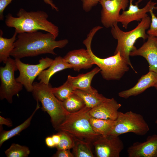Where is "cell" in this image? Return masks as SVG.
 <instances>
[{
  "label": "cell",
  "mask_w": 157,
  "mask_h": 157,
  "mask_svg": "<svg viewBox=\"0 0 157 157\" xmlns=\"http://www.w3.org/2000/svg\"><path fill=\"white\" fill-rule=\"evenodd\" d=\"M45 142L47 145L49 147L52 148L55 147V144L51 136H48L46 138Z\"/></svg>",
  "instance_id": "obj_34"
},
{
  "label": "cell",
  "mask_w": 157,
  "mask_h": 157,
  "mask_svg": "<svg viewBox=\"0 0 157 157\" xmlns=\"http://www.w3.org/2000/svg\"><path fill=\"white\" fill-rule=\"evenodd\" d=\"M15 59L19 72V76L16 80L29 92H32L33 90V81L36 77L43 71L49 67L53 60L48 57L42 58L39 60L38 64L31 65L24 63L19 59Z\"/></svg>",
  "instance_id": "obj_9"
},
{
  "label": "cell",
  "mask_w": 157,
  "mask_h": 157,
  "mask_svg": "<svg viewBox=\"0 0 157 157\" xmlns=\"http://www.w3.org/2000/svg\"><path fill=\"white\" fill-rule=\"evenodd\" d=\"M17 16L14 17L8 13L5 22L8 27L14 28L18 34L41 30L52 34L56 38L58 35V27L48 21V15L44 11L28 12L21 8Z\"/></svg>",
  "instance_id": "obj_2"
},
{
  "label": "cell",
  "mask_w": 157,
  "mask_h": 157,
  "mask_svg": "<svg viewBox=\"0 0 157 157\" xmlns=\"http://www.w3.org/2000/svg\"><path fill=\"white\" fill-rule=\"evenodd\" d=\"M142 0H138L135 5L132 2L133 0H130L128 9L124 10L120 15L117 20L118 22H120L122 26L126 29L129 24L133 21H141L144 18L148 16L147 13L151 11L157 9L156 6V3L150 0L145 6L142 8H139L138 4Z\"/></svg>",
  "instance_id": "obj_12"
},
{
  "label": "cell",
  "mask_w": 157,
  "mask_h": 157,
  "mask_svg": "<svg viewBox=\"0 0 157 157\" xmlns=\"http://www.w3.org/2000/svg\"><path fill=\"white\" fill-rule=\"evenodd\" d=\"M0 125L2 126L5 125L8 127H11L13 126V123L10 120L6 119L2 116H0Z\"/></svg>",
  "instance_id": "obj_33"
},
{
  "label": "cell",
  "mask_w": 157,
  "mask_h": 157,
  "mask_svg": "<svg viewBox=\"0 0 157 157\" xmlns=\"http://www.w3.org/2000/svg\"><path fill=\"white\" fill-rule=\"evenodd\" d=\"M149 130V125L142 115L131 111L125 113L119 111L117 117L107 137H116L129 132L142 136Z\"/></svg>",
  "instance_id": "obj_7"
},
{
  "label": "cell",
  "mask_w": 157,
  "mask_h": 157,
  "mask_svg": "<svg viewBox=\"0 0 157 157\" xmlns=\"http://www.w3.org/2000/svg\"><path fill=\"white\" fill-rule=\"evenodd\" d=\"M147 39L141 47L131 51L129 56L143 57L148 63L149 71L157 73V39L150 36Z\"/></svg>",
  "instance_id": "obj_13"
},
{
  "label": "cell",
  "mask_w": 157,
  "mask_h": 157,
  "mask_svg": "<svg viewBox=\"0 0 157 157\" xmlns=\"http://www.w3.org/2000/svg\"><path fill=\"white\" fill-rule=\"evenodd\" d=\"M51 137L56 147L60 141V135L58 133H57L56 134L53 135Z\"/></svg>",
  "instance_id": "obj_36"
},
{
  "label": "cell",
  "mask_w": 157,
  "mask_h": 157,
  "mask_svg": "<svg viewBox=\"0 0 157 157\" xmlns=\"http://www.w3.org/2000/svg\"><path fill=\"white\" fill-rule=\"evenodd\" d=\"M151 22V17L148 16L142 19L134 28L127 32L122 30L117 24L111 27V34L117 42L114 54L119 52L121 56L134 70L129 59L130 52L136 48L134 45L138 39H147L149 35L146 31L149 28Z\"/></svg>",
  "instance_id": "obj_4"
},
{
  "label": "cell",
  "mask_w": 157,
  "mask_h": 157,
  "mask_svg": "<svg viewBox=\"0 0 157 157\" xmlns=\"http://www.w3.org/2000/svg\"><path fill=\"white\" fill-rule=\"evenodd\" d=\"M30 152L27 147L16 143L12 144L5 151L7 157H27Z\"/></svg>",
  "instance_id": "obj_27"
},
{
  "label": "cell",
  "mask_w": 157,
  "mask_h": 157,
  "mask_svg": "<svg viewBox=\"0 0 157 157\" xmlns=\"http://www.w3.org/2000/svg\"><path fill=\"white\" fill-rule=\"evenodd\" d=\"M91 109L85 106L77 112L69 113L57 130L65 131L77 138L92 142L100 135L95 133L92 127Z\"/></svg>",
  "instance_id": "obj_5"
},
{
  "label": "cell",
  "mask_w": 157,
  "mask_h": 157,
  "mask_svg": "<svg viewBox=\"0 0 157 157\" xmlns=\"http://www.w3.org/2000/svg\"><path fill=\"white\" fill-rule=\"evenodd\" d=\"M63 58L76 71L90 68L94 65L88 51L83 49L70 51Z\"/></svg>",
  "instance_id": "obj_16"
},
{
  "label": "cell",
  "mask_w": 157,
  "mask_h": 157,
  "mask_svg": "<svg viewBox=\"0 0 157 157\" xmlns=\"http://www.w3.org/2000/svg\"><path fill=\"white\" fill-rule=\"evenodd\" d=\"M62 102L65 109L69 113L77 112L85 106L81 98L74 93Z\"/></svg>",
  "instance_id": "obj_25"
},
{
  "label": "cell",
  "mask_w": 157,
  "mask_h": 157,
  "mask_svg": "<svg viewBox=\"0 0 157 157\" xmlns=\"http://www.w3.org/2000/svg\"><path fill=\"white\" fill-rule=\"evenodd\" d=\"M56 39L50 33H44L39 31L19 33L10 56L20 59L48 53L56 55L54 49L64 47L68 41L67 39L56 41Z\"/></svg>",
  "instance_id": "obj_1"
},
{
  "label": "cell",
  "mask_w": 157,
  "mask_h": 157,
  "mask_svg": "<svg viewBox=\"0 0 157 157\" xmlns=\"http://www.w3.org/2000/svg\"><path fill=\"white\" fill-rule=\"evenodd\" d=\"M127 152L129 157H157V135L148 136L144 142H134Z\"/></svg>",
  "instance_id": "obj_14"
},
{
  "label": "cell",
  "mask_w": 157,
  "mask_h": 157,
  "mask_svg": "<svg viewBox=\"0 0 157 157\" xmlns=\"http://www.w3.org/2000/svg\"><path fill=\"white\" fill-rule=\"evenodd\" d=\"M32 92L37 102H40L43 110L49 115L52 125L57 130L58 126L69 113L64 108L62 101L52 92L49 83L48 85L35 82L33 84Z\"/></svg>",
  "instance_id": "obj_6"
},
{
  "label": "cell",
  "mask_w": 157,
  "mask_h": 157,
  "mask_svg": "<svg viewBox=\"0 0 157 157\" xmlns=\"http://www.w3.org/2000/svg\"><path fill=\"white\" fill-rule=\"evenodd\" d=\"M5 64L0 67V98L11 104L13 96L22 90L23 86L15 78V72L18 70L15 59L9 57Z\"/></svg>",
  "instance_id": "obj_8"
},
{
  "label": "cell",
  "mask_w": 157,
  "mask_h": 157,
  "mask_svg": "<svg viewBox=\"0 0 157 157\" xmlns=\"http://www.w3.org/2000/svg\"><path fill=\"white\" fill-rule=\"evenodd\" d=\"M72 66L67 63L60 56L56 57L49 68L43 71L38 76L40 82L48 85L51 77L56 73L68 68H72Z\"/></svg>",
  "instance_id": "obj_19"
},
{
  "label": "cell",
  "mask_w": 157,
  "mask_h": 157,
  "mask_svg": "<svg viewBox=\"0 0 157 157\" xmlns=\"http://www.w3.org/2000/svg\"><path fill=\"white\" fill-rule=\"evenodd\" d=\"M149 13L151 16V22L147 33L149 36L155 37L157 39V17L154 13L153 10Z\"/></svg>",
  "instance_id": "obj_29"
},
{
  "label": "cell",
  "mask_w": 157,
  "mask_h": 157,
  "mask_svg": "<svg viewBox=\"0 0 157 157\" xmlns=\"http://www.w3.org/2000/svg\"><path fill=\"white\" fill-rule=\"evenodd\" d=\"M51 91L58 99L63 101L74 93L75 90L67 80L62 85L58 87H51Z\"/></svg>",
  "instance_id": "obj_26"
},
{
  "label": "cell",
  "mask_w": 157,
  "mask_h": 157,
  "mask_svg": "<svg viewBox=\"0 0 157 157\" xmlns=\"http://www.w3.org/2000/svg\"><path fill=\"white\" fill-rule=\"evenodd\" d=\"M37 102V106L34 111L29 117L23 123L10 130L1 131L0 135V147L6 141L19 134L22 131L26 129L29 126L33 117L37 110L40 108L38 102Z\"/></svg>",
  "instance_id": "obj_21"
},
{
  "label": "cell",
  "mask_w": 157,
  "mask_h": 157,
  "mask_svg": "<svg viewBox=\"0 0 157 157\" xmlns=\"http://www.w3.org/2000/svg\"><path fill=\"white\" fill-rule=\"evenodd\" d=\"M13 0H0V19L2 20L4 17L3 12L6 7Z\"/></svg>",
  "instance_id": "obj_32"
},
{
  "label": "cell",
  "mask_w": 157,
  "mask_h": 157,
  "mask_svg": "<svg viewBox=\"0 0 157 157\" xmlns=\"http://www.w3.org/2000/svg\"><path fill=\"white\" fill-rule=\"evenodd\" d=\"M44 2L47 4L49 5L51 8L53 10H55L56 11H58V8L53 3L52 0H42Z\"/></svg>",
  "instance_id": "obj_35"
},
{
  "label": "cell",
  "mask_w": 157,
  "mask_h": 157,
  "mask_svg": "<svg viewBox=\"0 0 157 157\" xmlns=\"http://www.w3.org/2000/svg\"><path fill=\"white\" fill-rule=\"evenodd\" d=\"M121 104L113 98L107 99L94 108H91L90 114L93 117L104 119L116 120L119 109Z\"/></svg>",
  "instance_id": "obj_15"
},
{
  "label": "cell",
  "mask_w": 157,
  "mask_h": 157,
  "mask_svg": "<svg viewBox=\"0 0 157 157\" xmlns=\"http://www.w3.org/2000/svg\"><path fill=\"white\" fill-rule=\"evenodd\" d=\"M154 87L157 90V82L155 84Z\"/></svg>",
  "instance_id": "obj_37"
},
{
  "label": "cell",
  "mask_w": 157,
  "mask_h": 157,
  "mask_svg": "<svg viewBox=\"0 0 157 157\" xmlns=\"http://www.w3.org/2000/svg\"><path fill=\"white\" fill-rule=\"evenodd\" d=\"M54 157H74V154L70 151V149L57 150L55 154L52 156Z\"/></svg>",
  "instance_id": "obj_31"
},
{
  "label": "cell",
  "mask_w": 157,
  "mask_h": 157,
  "mask_svg": "<svg viewBox=\"0 0 157 157\" xmlns=\"http://www.w3.org/2000/svg\"><path fill=\"white\" fill-rule=\"evenodd\" d=\"M100 70V69L97 67L89 72L80 74L75 77L69 75L67 80L75 90L79 89L91 93H96L98 91L91 86V82L94 76Z\"/></svg>",
  "instance_id": "obj_18"
},
{
  "label": "cell",
  "mask_w": 157,
  "mask_h": 157,
  "mask_svg": "<svg viewBox=\"0 0 157 157\" xmlns=\"http://www.w3.org/2000/svg\"><path fill=\"white\" fill-rule=\"evenodd\" d=\"M155 123L156 124H157V119L155 121Z\"/></svg>",
  "instance_id": "obj_38"
},
{
  "label": "cell",
  "mask_w": 157,
  "mask_h": 157,
  "mask_svg": "<svg viewBox=\"0 0 157 157\" xmlns=\"http://www.w3.org/2000/svg\"><path fill=\"white\" fill-rule=\"evenodd\" d=\"M157 82V73L149 71L147 73L142 76L133 87L119 92L118 96L125 99L136 96L142 93L147 88L154 87Z\"/></svg>",
  "instance_id": "obj_17"
},
{
  "label": "cell",
  "mask_w": 157,
  "mask_h": 157,
  "mask_svg": "<svg viewBox=\"0 0 157 157\" xmlns=\"http://www.w3.org/2000/svg\"><path fill=\"white\" fill-rule=\"evenodd\" d=\"M74 93L81 98L86 106L91 108L97 106L107 98L99 94L98 92L93 93L79 89H75L74 91Z\"/></svg>",
  "instance_id": "obj_23"
},
{
  "label": "cell",
  "mask_w": 157,
  "mask_h": 157,
  "mask_svg": "<svg viewBox=\"0 0 157 157\" xmlns=\"http://www.w3.org/2000/svg\"><path fill=\"white\" fill-rule=\"evenodd\" d=\"M115 120L98 119L91 116L90 121L92 129L95 133L104 137H107Z\"/></svg>",
  "instance_id": "obj_22"
},
{
  "label": "cell",
  "mask_w": 157,
  "mask_h": 157,
  "mask_svg": "<svg viewBox=\"0 0 157 157\" xmlns=\"http://www.w3.org/2000/svg\"><path fill=\"white\" fill-rule=\"evenodd\" d=\"M129 0H100L101 6V22L106 28L112 27L117 24V20L122 10H125L128 5Z\"/></svg>",
  "instance_id": "obj_10"
},
{
  "label": "cell",
  "mask_w": 157,
  "mask_h": 157,
  "mask_svg": "<svg viewBox=\"0 0 157 157\" xmlns=\"http://www.w3.org/2000/svg\"><path fill=\"white\" fill-rule=\"evenodd\" d=\"M102 28L100 26L94 27L83 40V43L86 47L94 64L97 65L100 69L103 78L107 80H119L129 69L128 64L121 56L119 52L112 56L102 58L96 56L91 49V44L94 35Z\"/></svg>",
  "instance_id": "obj_3"
},
{
  "label": "cell",
  "mask_w": 157,
  "mask_h": 157,
  "mask_svg": "<svg viewBox=\"0 0 157 157\" xmlns=\"http://www.w3.org/2000/svg\"><path fill=\"white\" fill-rule=\"evenodd\" d=\"M74 145L72 148L73 154L76 157H93L90 142L74 137Z\"/></svg>",
  "instance_id": "obj_24"
},
{
  "label": "cell",
  "mask_w": 157,
  "mask_h": 157,
  "mask_svg": "<svg viewBox=\"0 0 157 157\" xmlns=\"http://www.w3.org/2000/svg\"><path fill=\"white\" fill-rule=\"evenodd\" d=\"M0 32V62L5 64L14 48V43L18 33L15 31L11 38H7L2 36L3 33L1 30Z\"/></svg>",
  "instance_id": "obj_20"
},
{
  "label": "cell",
  "mask_w": 157,
  "mask_h": 157,
  "mask_svg": "<svg viewBox=\"0 0 157 157\" xmlns=\"http://www.w3.org/2000/svg\"><path fill=\"white\" fill-rule=\"evenodd\" d=\"M60 136V140L58 144L56 147L57 150L70 149L74 145V139L73 136L63 131L58 133Z\"/></svg>",
  "instance_id": "obj_28"
},
{
  "label": "cell",
  "mask_w": 157,
  "mask_h": 157,
  "mask_svg": "<svg viewBox=\"0 0 157 157\" xmlns=\"http://www.w3.org/2000/svg\"><path fill=\"white\" fill-rule=\"evenodd\" d=\"M100 0H81L82 8L85 12L90 11L94 6L99 3Z\"/></svg>",
  "instance_id": "obj_30"
},
{
  "label": "cell",
  "mask_w": 157,
  "mask_h": 157,
  "mask_svg": "<svg viewBox=\"0 0 157 157\" xmlns=\"http://www.w3.org/2000/svg\"><path fill=\"white\" fill-rule=\"evenodd\" d=\"M97 157H119L123 149V142L118 137H104L100 135L92 142Z\"/></svg>",
  "instance_id": "obj_11"
}]
</instances>
